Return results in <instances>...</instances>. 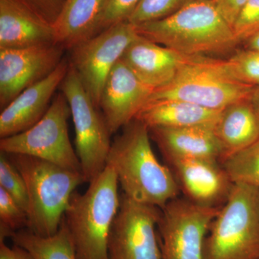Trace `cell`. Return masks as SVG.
I'll return each mask as SVG.
<instances>
[{"label": "cell", "mask_w": 259, "mask_h": 259, "mask_svg": "<svg viewBox=\"0 0 259 259\" xmlns=\"http://www.w3.org/2000/svg\"><path fill=\"white\" fill-rule=\"evenodd\" d=\"M154 90L120 60L106 80L99 107L111 135L135 120Z\"/></svg>", "instance_id": "obj_13"}, {"label": "cell", "mask_w": 259, "mask_h": 259, "mask_svg": "<svg viewBox=\"0 0 259 259\" xmlns=\"http://www.w3.org/2000/svg\"><path fill=\"white\" fill-rule=\"evenodd\" d=\"M134 26L141 36L187 56L216 58L239 46L212 0H194L168 18Z\"/></svg>", "instance_id": "obj_2"}, {"label": "cell", "mask_w": 259, "mask_h": 259, "mask_svg": "<svg viewBox=\"0 0 259 259\" xmlns=\"http://www.w3.org/2000/svg\"><path fill=\"white\" fill-rule=\"evenodd\" d=\"M214 132L223 150L221 161L256 141L259 119L250 99L223 109L214 125Z\"/></svg>", "instance_id": "obj_19"}, {"label": "cell", "mask_w": 259, "mask_h": 259, "mask_svg": "<svg viewBox=\"0 0 259 259\" xmlns=\"http://www.w3.org/2000/svg\"><path fill=\"white\" fill-rule=\"evenodd\" d=\"M71 109L66 97L58 93L45 115L20 134L0 140V150L8 154H23L81 171L77 153L70 141L68 120Z\"/></svg>", "instance_id": "obj_8"}, {"label": "cell", "mask_w": 259, "mask_h": 259, "mask_svg": "<svg viewBox=\"0 0 259 259\" xmlns=\"http://www.w3.org/2000/svg\"><path fill=\"white\" fill-rule=\"evenodd\" d=\"M54 26L66 0H13Z\"/></svg>", "instance_id": "obj_30"}, {"label": "cell", "mask_w": 259, "mask_h": 259, "mask_svg": "<svg viewBox=\"0 0 259 259\" xmlns=\"http://www.w3.org/2000/svg\"><path fill=\"white\" fill-rule=\"evenodd\" d=\"M7 155L26 185L27 229L41 236L54 234L60 228L71 196L77 187L86 183L82 172L27 155Z\"/></svg>", "instance_id": "obj_4"}, {"label": "cell", "mask_w": 259, "mask_h": 259, "mask_svg": "<svg viewBox=\"0 0 259 259\" xmlns=\"http://www.w3.org/2000/svg\"><path fill=\"white\" fill-rule=\"evenodd\" d=\"M243 48L259 51V32L243 42Z\"/></svg>", "instance_id": "obj_33"}, {"label": "cell", "mask_w": 259, "mask_h": 259, "mask_svg": "<svg viewBox=\"0 0 259 259\" xmlns=\"http://www.w3.org/2000/svg\"><path fill=\"white\" fill-rule=\"evenodd\" d=\"M228 72L233 77L250 86L259 87V51L237 49L231 57L224 59Z\"/></svg>", "instance_id": "obj_24"}, {"label": "cell", "mask_w": 259, "mask_h": 259, "mask_svg": "<svg viewBox=\"0 0 259 259\" xmlns=\"http://www.w3.org/2000/svg\"><path fill=\"white\" fill-rule=\"evenodd\" d=\"M28 214L3 189L0 188V242L28 227Z\"/></svg>", "instance_id": "obj_26"}, {"label": "cell", "mask_w": 259, "mask_h": 259, "mask_svg": "<svg viewBox=\"0 0 259 259\" xmlns=\"http://www.w3.org/2000/svg\"><path fill=\"white\" fill-rule=\"evenodd\" d=\"M204 259H259V189L233 185L209 227Z\"/></svg>", "instance_id": "obj_6"}, {"label": "cell", "mask_w": 259, "mask_h": 259, "mask_svg": "<svg viewBox=\"0 0 259 259\" xmlns=\"http://www.w3.org/2000/svg\"><path fill=\"white\" fill-rule=\"evenodd\" d=\"M190 57L139 35L120 60L140 80L156 90L171 82Z\"/></svg>", "instance_id": "obj_16"}, {"label": "cell", "mask_w": 259, "mask_h": 259, "mask_svg": "<svg viewBox=\"0 0 259 259\" xmlns=\"http://www.w3.org/2000/svg\"><path fill=\"white\" fill-rule=\"evenodd\" d=\"M160 209L135 202L123 194L110 232V259H161L158 238Z\"/></svg>", "instance_id": "obj_11"}, {"label": "cell", "mask_w": 259, "mask_h": 259, "mask_svg": "<svg viewBox=\"0 0 259 259\" xmlns=\"http://www.w3.org/2000/svg\"><path fill=\"white\" fill-rule=\"evenodd\" d=\"M59 90L71 109L76 152L85 182L90 183L106 168L112 135L101 110L94 103L71 65Z\"/></svg>", "instance_id": "obj_7"}, {"label": "cell", "mask_w": 259, "mask_h": 259, "mask_svg": "<svg viewBox=\"0 0 259 259\" xmlns=\"http://www.w3.org/2000/svg\"><path fill=\"white\" fill-rule=\"evenodd\" d=\"M140 2L141 0H107L95 35L113 25L127 21Z\"/></svg>", "instance_id": "obj_29"}, {"label": "cell", "mask_w": 259, "mask_h": 259, "mask_svg": "<svg viewBox=\"0 0 259 259\" xmlns=\"http://www.w3.org/2000/svg\"><path fill=\"white\" fill-rule=\"evenodd\" d=\"M221 207L177 197L160 209L161 259H204L206 238Z\"/></svg>", "instance_id": "obj_9"}, {"label": "cell", "mask_w": 259, "mask_h": 259, "mask_svg": "<svg viewBox=\"0 0 259 259\" xmlns=\"http://www.w3.org/2000/svg\"><path fill=\"white\" fill-rule=\"evenodd\" d=\"M150 136L166 161L176 158H207L221 162L223 150L212 126L151 127Z\"/></svg>", "instance_id": "obj_18"}, {"label": "cell", "mask_w": 259, "mask_h": 259, "mask_svg": "<svg viewBox=\"0 0 259 259\" xmlns=\"http://www.w3.org/2000/svg\"><path fill=\"white\" fill-rule=\"evenodd\" d=\"M221 163L233 184L259 189V138L248 147L224 158Z\"/></svg>", "instance_id": "obj_23"}, {"label": "cell", "mask_w": 259, "mask_h": 259, "mask_svg": "<svg viewBox=\"0 0 259 259\" xmlns=\"http://www.w3.org/2000/svg\"><path fill=\"white\" fill-rule=\"evenodd\" d=\"M121 130L112 142L107 166L115 171L124 195L163 208L180 194L176 177L156 158L147 126L135 119Z\"/></svg>", "instance_id": "obj_1"}, {"label": "cell", "mask_w": 259, "mask_h": 259, "mask_svg": "<svg viewBox=\"0 0 259 259\" xmlns=\"http://www.w3.org/2000/svg\"><path fill=\"white\" fill-rule=\"evenodd\" d=\"M237 42L242 45L259 32V0H248L232 27Z\"/></svg>", "instance_id": "obj_28"}, {"label": "cell", "mask_w": 259, "mask_h": 259, "mask_svg": "<svg viewBox=\"0 0 259 259\" xmlns=\"http://www.w3.org/2000/svg\"><path fill=\"white\" fill-rule=\"evenodd\" d=\"M56 44L54 26L13 0H0V49Z\"/></svg>", "instance_id": "obj_17"}, {"label": "cell", "mask_w": 259, "mask_h": 259, "mask_svg": "<svg viewBox=\"0 0 259 259\" xmlns=\"http://www.w3.org/2000/svg\"><path fill=\"white\" fill-rule=\"evenodd\" d=\"M83 194L75 191L64 214L78 259L109 258V240L120 205L118 182L107 166Z\"/></svg>", "instance_id": "obj_3"}, {"label": "cell", "mask_w": 259, "mask_h": 259, "mask_svg": "<svg viewBox=\"0 0 259 259\" xmlns=\"http://www.w3.org/2000/svg\"><path fill=\"white\" fill-rule=\"evenodd\" d=\"M194 0H141L127 22L134 25L171 16Z\"/></svg>", "instance_id": "obj_25"}, {"label": "cell", "mask_w": 259, "mask_h": 259, "mask_svg": "<svg viewBox=\"0 0 259 259\" xmlns=\"http://www.w3.org/2000/svg\"><path fill=\"white\" fill-rule=\"evenodd\" d=\"M59 44L0 49V108L55 71L66 51Z\"/></svg>", "instance_id": "obj_12"}, {"label": "cell", "mask_w": 259, "mask_h": 259, "mask_svg": "<svg viewBox=\"0 0 259 259\" xmlns=\"http://www.w3.org/2000/svg\"><path fill=\"white\" fill-rule=\"evenodd\" d=\"M69 61L65 57L55 71L20 94L0 114V137H10L24 132L36 124L45 115L52 97L59 90L69 69Z\"/></svg>", "instance_id": "obj_15"}, {"label": "cell", "mask_w": 259, "mask_h": 259, "mask_svg": "<svg viewBox=\"0 0 259 259\" xmlns=\"http://www.w3.org/2000/svg\"><path fill=\"white\" fill-rule=\"evenodd\" d=\"M250 102L259 119V87L254 88L250 97Z\"/></svg>", "instance_id": "obj_34"}, {"label": "cell", "mask_w": 259, "mask_h": 259, "mask_svg": "<svg viewBox=\"0 0 259 259\" xmlns=\"http://www.w3.org/2000/svg\"><path fill=\"white\" fill-rule=\"evenodd\" d=\"M222 110H210L181 100H162L146 104L136 119L148 128L200 125L214 127Z\"/></svg>", "instance_id": "obj_21"}, {"label": "cell", "mask_w": 259, "mask_h": 259, "mask_svg": "<svg viewBox=\"0 0 259 259\" xmlns=\"http://www.w3.org/2000/svg\"><path fill=\"white\" fill-rule=\"evenodd\" d=\"M138 35L134 25L122 22L69 51L70 65L98 108L109 74Z\"/></svg>", "instance_id": "obj_10"}, {"label": "cell", "mask_w": 259, "mask_h": 259, "mask_svg": "<svg viewBox=\"0 0 259 259\" xmlns=\"http://www.w3.org/2000/svg\"><path fill=\"white\" fill-rule=\"evenodd\" d=\"M107 0H66L54 25L56 42L66 51L95 36Z\"/></svg>", "instance_id": "obj_20"}, {"label": "cell", "mask_w": 259, "mask_h": 259, "mask_svg": "<svg viewBox=\"0 0 259 259\" xmlns=\"http://www.w3.org/2000/svg\"><path fill=\"white\" fill-rule=\"evenodd\" d=\"M218 11L230 26L233 27L237 17L248 0H212Z\"/></svg>", "instance_id": "obj_31"}, {"label": "cell", "mask_w": 259, "mask_h": 259, "mask_svg": "<svg viewBox=\"0 0 259 259\" xmlns=\"http://www.w3.org/2000/svg\"><path fill=\"white\" fill-rule=\"evenodd\" d=\"M0 259H32L28 252L14 245L13 247L5 244V241L0 242Z\"/></svg>", "instance_id": "obj_32"}, {"label": "cell", "mask_w": 259, "mask_h": 259, "mask_svg": "<svg viewBox=\"0 0 259 259\" xmlns=\"http://www.w3.org/2000/svg\"><path fill=\"white\" fill-rule=\"evenodd\" d=\"M187 199L207 207H221L234 184L221 162L207 158H176L166 161Z\"/></svg>", "instance_id": "obj_14"}, {"label": "cell", "mask_w": 259, "mask_h": 259, "mask_svg": "<svg viewBox=\"0 0 259 259\" xmlns=\"http://www.w3.org/2000/svg\"><path fill=\"white\" fill-rule=\"evenodd\" d=\"M10 238L14 245L28 252L32 259H78L64 217L59 229L51 236H39L23 229Z\"/></svg>", "instance_id": "obj_22"}, {"label": "cell", "mask_w": 259, "mask_h": 259, "mask_svg": "<svg viewBox=\"0 0 259 259\" xmlns=\"http://www.w3.org/2000/svg\"><path fill=\"white\" fill-rule=\"evenodd\" d=\"M253 89L254 87L233 77L226 69L224 59L191 56L173 81L154 90L147 103L181 100L210 110H222L232 104L249 100Z\"/></svg>", "instance_id": "obj_5"}, {"label": "cell", "mask_w": 259, "mask_h": 259, "mask_svg": "<svg viewBox=\"0 0 259 259\" xmlns=\"http://www.w3.org/2000/svg\"><path fill=\"white\" fill-rule=\"evenodd\" d=\"M0 188L15 199L28 212V197L25 181L16 167L8 158L7 153H0Z\"/></svg>", "instance_id": "obj_27"}]
</instances>
